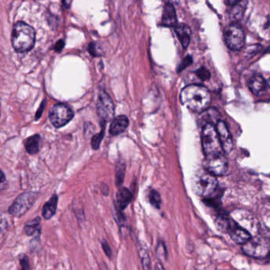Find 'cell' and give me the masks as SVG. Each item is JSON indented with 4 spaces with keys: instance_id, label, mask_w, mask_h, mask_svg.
<instances>
[{
    "instance_id": "cell-13",
    "label": "cell",
    "mask_w": 270,
    "mask_h": 270,
    "mask_svg": "<svg viewBox=\"0 0 270 270\" xmlns=\"http://www.w3.org/2000/svg\"><path fill=\"white\" fill-rule=\"evenodd\" d=\"M176 11L171 3H166L164 6V13L162 16V24L166 27H176Z\"/></svg>"
},
{
    "instance_id": "cell-14",
    "label": "cell",
    "mask_w": 270,
    "mask_h": 270,
    "mask_svg": "<svg viewBox=\"0 0 270 270\" xmlns=\"http://www.w3.org/2000/svg\"><path fill=\"white\" fill-rule=\"evenodd\" d=\"M228 234L231 239L237 244H243V245L252 238L250 233L248 230L241 228L237 224H235V226L233 227Z\"/></svg>"
},
{
    "instance_id": "cell-2",
    "label": "cell",
    "mask_w": 270,
    "mask_h": 270,
    "mask_svg": "<svg viewBox=\"0 0 270 270\" xmlns=\"http://www.w3.org/2000/svg\"><path fill=\"white\" fill-rule=\"evenodd\" d=\"M36 32L31 25L24 21H17L13 26L11 44L17 53H25L34 48Z\"/></svg>"
},
{
    "instance_id": "cell-25",
    "label": "cell",
    "mask_w": 270,
    "mask_h": 270,
    "mask_svg": "<svg viewBox=\"0 0 270 270\" xmlns=\"http://www.w3.org/2000/svg\"><path fill=\"white\" fill-rule=\"evenodd\" d=\"M102 124V130H101L100 133L99 134L94 135L93 136L92 141H91V145H92L93 149L97 150L100 147L101 142L103 141V137H104V133H105V122H101Z\"/></svg>"
},
{
    "instance_id": "cell-10",
    "label": "cell",
    "mask_w": 270,
    "mask_h": 270,
    "mask_svg": "<svg viewBox=\"0 0 270 270\" xmlns=\"http://www.w3.org/2000/svg\"><path fill=\"white\" fill-rule=\"evenodd\" d=\"M205 170L214 176H222L226 174L228 168V162L225 154L213 157L206 158L204 162Z\"/></svg>"
},
{
    "instance_id": "cell-21",
    "label": "cell",
    "mask_w": 270,
    "mask_h": 270,
    "mask_svg": "<svg viewBox=\"0 0 270 270\" xmlns=\"http://www.w3.org/2000/svg\"><path fill=\"white\" fill-rule=\"evenodd\" d=\"M41 137L38 134L30 136L25 141V150L30 155H36L40 150Z\"/></svg>"
},
{
    "instance_id": "cell-18",
    "label": "cell",
    "mask_w": 270,
    "mask_h": 270,
    "mask_svg": "<svg viewBox=\"0 0 270 270\" xmlns=\"http://www.w3.org/2000/svg\"><path fill=\"white\" fill-rule=\"evenodd\" d=\"M132 199V193L127 188H120L117 193V206L118 209H125L127 206L131 203Z\"/></svg>"
},
{
    "instance_id": "cell-1",
    "label": "cell",
    "mask_w": 270,
    "mask_h": 270,
    "mask_svg": "<svg viewBox=\"0 0 270 270\" xmlns=\"http://www.w3.org/2000/svg\"><path fill=\"white\" fill-rule=\"evenodd\" d=\"M181 102L194 112L205 111L211 103V95L208 89L201 85H188L182 90Z\"/></svg>"
},
{
    "instance_id": "cell-32",
    "label": "cell",
    "mask_w": 270,
    "mask_h": 270,
    "mask_svg": "<svg viewBox=\"0 0 270 270\" xmlns=\"http://www.w3.org/2000/svg\"><path fill=\"white\" fill-rule=\"evenodd\" d=\"M102 247H103V250L105 252V254H106L108 258H111L112 257V249L109 247V244L107 243L106 241H103L102 243Z\"/></svg>"
},
{
    "instance_id": "cell-17",
    "label": "cell",
    "mask_w": 270,
    "mask_h": 270,
    "mask_svg": "<svg viewBox=\"0 0 270 270\" xmlns=\"http://www.w3.org/2000/svg\"><path fill=\"white\" fill-rule=\"evenodd\" d=\"M175 33H176L177 37L182 44V47L187 48L190 42L191 34H192L189 26L186 24L177 25L175 27Z\"/></svg>"
},
{
    "instance_id": "cell-24",
    "label": "cell",
    "mask_w": 270,
    "mask_h": 270,
    "mask_svg": "<svg viewBox=\"0 0 270 270\" xmlns=\"http://www.w3.org/2000/svg\"><path fill=\"white\" fill-rule=\"evenodd\" d=\"M148 197L149 201H150L151 206H152L153 207H155V208L159 209V208H161L162 201L161 197H160V195H159L157 191L155 190V189H152V190L150 191Z\"/></svg>"
},
{
    "instance_id": "cell-5",
    "label": "cell",
    "mask_w": 270,
    "mask_h": 270,
    "mask_svg": "<svg viewBox=\"0 0 270 270\" xmlns=\"http://www.w3.org/2000/svg\"><path fill=\"white\" fill-rule=\"evenodd\" d=\"M243 253L249 257L254 258H265L270 253V240L263 237L251 238L247 243L243 244Z\"/></svg>"
},
{
    "instance_id": "cell-35",
    "label": "cell",
    "mask_w": 270,
    "mask_h": 270,
    "mask_svg": "<svg viewBox=\"0 0 270 270\" xmlns=\"http://www.w3.org/2000/svg\"><path fill=\"white\" fill-rule=\"evenodd\" d=\"M155 270H166L165 268H164V266H163V264L162 263H157V264L155 265Z\"/></svg>"
},
{
    "instance_id": "cell-12",
    "label": "cell",
    "mask_w": 270,
    "mask_h": 270,
    "mask_svg": "<svg viewBox=\"0 0 270 270\" xmlns=\"http://www.w3.org/2000/svg\"><path fill=\"white\" fill-rule=\"evenodd\" d=\"M249 90L256 96H262L268 90V83L262 76H253L248 83Z\"/></svg>"
},
{
    "instance_id": "cell-6",
    "label": "cell",
    "mask_w": 270,
    "mask_h": 270,
    "mask_svg": "<svg viewBox=\"0 0 270 270\" xmlns=\"http://www.w3.org/2000/svg\"><path fill=\"white\" fill-rule=\"evenodd\" d=\"M48 117L54 127L62 128L73 119L74 111L67 104L57 103L52 107Z\"/></svg>"
},
{
    "instance_id": "cell-29",
    "label": "cell",
    "mask_w": 270,
    "mask_h": 270,
    "mask_svg": "<svg viewBox=\"0 0 270 270\" xmlns=\"http://www.w3.org/2000/svg\"><path fill=\"white\" fill-rule=\"evenodd\" d=\"M196 74H197V77L199 78L200 80H203V81L208 80L211 77V74H210L208 70L206 69V67H201V68L197 70Z\"/></svg>"
},
{
    "instance_id": "cell-19",
    "label": "cell",
    "mask_w": 270,
    "mask_h": 270,
    "mask_svg": "<svg viewBox=\"0 0 270 270\" xmlns=\"http://www.w3.org/2000/svg\"><path fill=\"white\" fill-rule=\"evenodd\" d=\"M57 204H58V196L57 194L53 195L49 201L44 204V207L42 208V216L45 220H50L55 216L57 212Z\"/></svg>"
},
{
    "instance_id": "cell-30",
    "label": "cell",
    "mask_w": 270,
    "mask_h": 270,
    "mask_svg": "<svg viewBox=\"0 0 270 270\" xmlns=\"http://www.w3.org/2000/svg\"><path fill=\"white\" fill-rule=\"evenodd\" d=\"M88 50L89 53L92 55V56H94V57H100V56H102V51H101L99 47L97 45L96 43H94V42L89 44Z\"/></svg>"
},
{
    "instance_id": "cell-3",
    "label": "cell",
    "mask_w": 270,
    "mask_h": 270,
    "mask_svg": "<svg viewBox=\"0 0 270 270\" xmlns=\"http://www.w3.org/2000/svg\"><path fill=\"white\" fill-rule=\"evenodd\" d=\"M201 141L206 158L213 157L225 154L220 145L216 127L212 124H206L201 133Z\"/></svg>"
},
{
    "instance_id": "cell-9",
    "label": "cell",
    "mask_w": 270,
    "mask_h": 270,
    "mask_svg": "<svg viewBox=\"0 0 270 270\" xmlns=\"http://www.w3.org/2000/svg\"><path fill=\"white\" fill-rule=\"evenodd\" d=\"M97 112L100 118L101 122H109L113 118L115 113V107L113 100L107 93L102 91L99 94L97 102Z\"/></svg>"
},
{
    "instance_id": "cell-11",
    "label": "cell",
    "mask_w": 270,
    "mask_h": 270,
    "mask_svg": "<svg viewBox=\"0 0 270 270\" xmlns=\"http://www.w3.org/2000/svg\"><path fill=\"white\" fill-rule=\"evenodd\" d=\"M216 129L224 153L230 154L233 150L232 136L230 135L226 124L222 121H219L216 124Z\"/></svg>"
},
{
    "instance_id": "cell-23",
    "label": "cell",
    "mask_w": 270,
    "mask_h": 270,
    "mask_svg": "<svg viewBox=\"0 0 270 270\" xmlns=\"http://www.w3.org/2000/svg\"><path fill=\"white\" fill-rule=\"evenodd\" d=\"M247 2L245 1H237L235 4L231 6V10L230 11V19L238 21L243 18L244 15V11L246 10Z\"/></svg>"
},
{
    "instance_id": "cell-34",
    "label": "cell",
    "mask_w": 270,
    "mask_h": 270,
    "mask_svg": "<svg viewBox=\"0 0 270 270\" xmlns=\"http://www.w3.org/2000/svg\"><path fill=\"white\" fill-rule=\"evenodd\" d=\"M44 102H43V103H42V105H41L40 108H39L38 112H37V114H36V120H38V118H41V116H42V113H43V111H44Z\"/></svg>"
},
{
    "instance_id": "cell-31",
    "label": "cell",
    "mask_w": 270,
    "mask_h": 270,
    "mask_svg": "<svg viewBox=\"0 0 270 270\" xmlns=\"http://www.w3.org/2000/svg\"><path fill=\"white\" fill-rule=\"evenodd\" d=\"M192 62H193L192 57L188 56V57H186V58L183 60V61H182V63H181L180 67H179L178 70H179V71L184 70L186 67H188V65H190V63H192Z\"/></svg>"
},
{
    "instance_id": "cell-26",
    "label": "cell",
    "mask_w": 270,
    "mask_h": 270,
    "mask_svg": "<svg viewBox=\"0 0 270 270\" xmlns=\"http://www.w3.org/2000/svg\"><path fill=\"white\" fill-rule=\"evenodd\" d=\"M125 170V165L123 164H118L116 166V185L118 187H122V185L123 184Z\"/></svg>"
},
{
    "instance_id": "cell-27",
    "label": "cell",
    "mask_w": 270,
    "mask_h": 270,
    "mask_svg": "<svg viewBox=\"0 0 270 270\" xmlns=\"http://www.w3.org/2000/svg\"><path fill=\"white\" fill-rule=\"evenodd\" d=\"M155 253L160 262H164L167 259V251H166V248L163 242H159L156 249H155Z\"/></svg>"
},
{
    "instance_id": "cell-4",
    "label": "cell",
    "mask_w": 270,
    "mask_h": 270,
    "mask_svg": "<svg viewBox=\"0 0 270 270\" xmlns=\"http://www.w3.org/2000/svg\"><path fill=\"white\" fill-rule=\"evenodd\" d=\"M218 187L216 176L205 169L198 170L193 178V188L197 195L203 197L213 196Z\"/></svg>"
},
{
    "instance_id": "cell-20",
    "label": "cell",
    "mask_w": 270,
    "mask_h": 270,
    "mask_svg": "<svg viewBox=\"0 0 270 270\" xmlns=\"http://www.w3.org/2000/svg\"><path fill=\"white\" fill-rule=\"evenodd\" d=\"M139 256L141 258V264H142L143 270H151V258L149 255L148 248L144 242H139L138 246Z\"/></svg>"
},
{
    "instance_id": "cell-8",
    "label": "cell",
    "mask_w": 270,
    "mask_h": 270,
    "mask_svg": "<svg viewBox=\"0 0 270 270\" xmlns=\"http://www.w3.org/2000/svg\"><path fill=\"white\" fill-rule=\"evenodd\" d=\"M224 40L227 46L234 51H239L245 44V34L237 22H232L224 31Z\"/></svg>"
},
{
    "instance_id": "cell-22",
    "label": "cell",
    "mask_w": 270,
    "mask_h": 270,
    "mask_svg": "<svg viewBox=\"0 0 270 270\" xmlns=\"http://www.w3.org/2000/svg\"><path fill=\"white\" fill-rule=\"evenodd\" d=\"M42 221L40 217H36L34 220H30L26 223L25 225V232L28 236H33V235H40L41 229H42Z\"/></svg>"
},
{
    "instance_id": "cell-15",
    "label": "cell",
    "mask_w": 270,
    "mask_h": 270,
    "mask_svg": "<svg viewBox=\"0 0 270 270\" xmlns=\"http://www.w3.org/2000/svg\"><path fill=\"white\" fill-rule=\"evenodd\" d=\"M128 119L126 116L120 115L114 118L110 125L109 132L113 136L122 134L128 128Z\"/></svg>"
},
{
    "instance_id": "cell-28",
    "label": "cell",
    "mask_w": 270,
    "mask_h": 270,
    "mask_svg": "<svg viewBox=\"0 0 270 270\" xmlns=\"http://www.w3.org/2000/svg\"><path fill=\"white\" fill-rule=\"evenodd\" d=\"M19 265L20 270H30V261L25 254L19 256Z\"/></svg>"
},
{
    "instance_id": "cell-7",
    "label": "cell",
    "mask_w": 270,
    "mask_h": 270,
    "mask_svg": "<svg viewBox=\"0 0 270 270\" xmlns=\"http://www.w3.org/2000/svg\"><path fill=\"white\" fill-rule=\"evenodd\" d=\"M38 197V193L34 192H28L19 195L11 207L9 208V213L15 217L24 216L33 207Z\"/></svg>"
},
{
    "instance_id": "cell-33",
    "label": "cell",
    "mask_w": 270,
    "mask_h": 270,
    "mask_svg": "<svg viewBox=\"0 0 270 270\" xmlns=\"http://www.w3.org/2000/svg\"><path fill=\"white\" fill-rule=\"evenodd\" d=\"M63 47H64V42H63V40H60L59 42H57V44L55 45L54 49L56 50V52L61 53Z\"/></svg>"
},
{
    "instance_id": "cell-36",
    "label": "cell",
    "mask_w": 270,
    "mask_h": 270,
    "mask_svg": "<svg viewBox=\"0 0 270 270\" xmlns=\"http://www.w3.org/2000/svg\"><path fill=\"white\" fill-rule=\"evenodd\" d=\"M5 180H6L5 174H3V172L2 170H0V182H5Z\"/></svg>"
},
{
    "instance_id": "cell-16",
    "label": "cell",
    "mask_w": 270,
    "mask_h": 270,
    "mask_svg": "<svg viewBox=\"0 0 270 270\" xmlns=\"http://www.w3.org/2000/svg\"><path fill=\"white\" fill-rule=\"evenodd\" d=\"M235 224L236 223L232 219H230L225 214H220L219 216H216L215 220L216 228L220 230V232L223 233L230 232V230L232 229L233 227L235 226Z\"/></svg>"
}]
</instances>
